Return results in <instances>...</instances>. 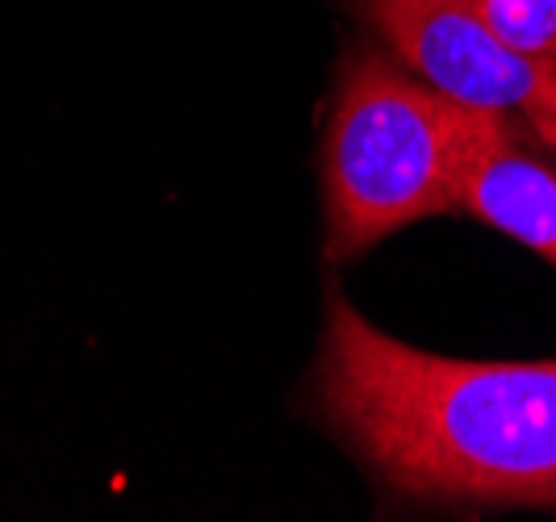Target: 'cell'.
<instances>
[{
  "instance_id": "obj_1",
  "label": "cell",
  "mask_w": 556,
  "mask_h": 522,
  "mask_svg": "<svg viewBox=\"0 0 556 522\" xmlns=\"http://www.w3.org/2000/svg\"><path fill=\"white\" fill-rule=\"evenodd\" d=\"M314 402L397 494L556 510V359L435 356L377 330L331 289Z\"/></svg>"
},
{
  "instance_id": "obj_2",
  "label": "cell",
  "mask_w": 556,
  "mask_h": 522,
  "mask_svg": "<svg viewBox=\"0 0 556 522\" xmlns=\"http://www.w3.org/2000/svg\"><path fill=\"white\" fill-rule=\"evenodd\" d=\"M498 130L515 126L447 101L377 38L352 42L323 138L327 255L352 259L415 221L456 214L460 167Z\"/></svg>"
},
{
  "instance_id": "obj_3",
  "label": "cell",
  "mask_w": 556,
  "mask_h": 522,
  "mask_svg": "<svg viewBox=\"0 0 556 522\" xmlns=\"http://www.w3.org/2000/svg\"><path fill=\"white\" fill-rule=\"evenodd\" d=\"M348 9L406 72L498 122L535 135L556 113V72L519 55L477 0H348Z\"/></svg>"
},
{
  "instance_id": "obj_4",
  "label": "cell",
  "mask_w": 556,
  "mask_h": 522,
  "mask_svg": "<svg viewBox=\"0 0 556 522\" xmlns=\"http://www.w3.org/2000/svg\"><path fill=\"white\" fill-rule=\"evenodd\" d=\"M456 214L494 226L556 268V167L531 155L519 130L485 138L460 167Z\"/></svg>"
},
{
  "instance_id": "obj_5",
  "label": "cell",
  "mask_w": 556,
  "mask_h": 522,
  "mask_svg": "<svg viewBox=\"0 0 556 522\" xmlns=\"http://www.w3.org/2000/svg\"><path fill=\"white\" fill-rule=\"evenodd\" d=\"M477 4L506 47L556 72V0H477Z\"/></svg>"
},
{
  "instance_id": "obj_6",
  "label": "cell",
  "mask_w": 556,
  "mask_h": 522,
  "mask_svg": "<svg viewBox=\"0 0 556 522\" xmlns=\"http://www.w3.org/2000/svg\"><path fill=\"white\" fill-rule=\"evenodd\" d=\"M531 138H540V147H548V151L556 155V113H553V117H548V122H544V126H540V130H535Z\"/></svg>"
}]
</instances>
